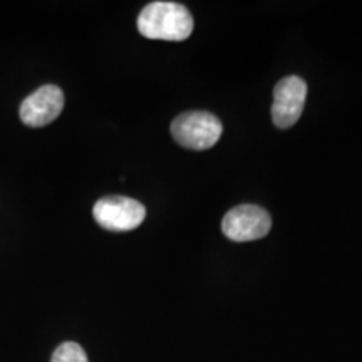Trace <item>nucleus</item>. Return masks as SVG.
<instances>
[{"label":"nucleus","mask_w":362,"mask_h":362,"mask_svg":"<svg viewBox=\"0 0 362 362\" xmlns=\"http://www.w3.org/2000/svg\"><path fill=\"white\" fill-rule=\"evenodd\" d=\"M139 34L158 40H185L193 33V17L176 2H151L138 17Z\"/></svg>","instance_id":"1"},{"label":"nucleus","mask_w":362,"mask_h":362,"mask_svg":"<svg viewBox=\"0 0 362 362\" xmlns=\"http://www.w3.org/2000/svg\"><path fill=\"white\" fill-rule=\"evenodd\" d=\"M221 121L211 112H183L171 123V134L183 148L205 151L218 143L221 136Z\"/></svg>","instance_id":"2"},{"label":"nucleus","mask_w":362,"mask_h":362,"mask_svg":"<svg viewBox=\"0 0 362 362\" xmlns=\"http://www.w3.org/2000/svg\"><path fill=\"white\" fill-rule=\"evenodd\" d=\"M93 215L94 220L110 232H131L146 218V208L133 198L111 194L94 205Z\"/></svg>","instance_id":"3"},{"label":"nucleus","mask_w":362,"mask_h":362,"mask_svg":"<svg viewBox=\"0 0 362 362\" xmlns=\"http://www.w3.org/2000/svg\"><path fill=\"white\" fill-rule=\"evenodd\" d=\"M272 228L269 211L257 205L235 206L225 215L221 230L233 242H252L264 238Z\"/></svg>","instance_id":"4"},{"label":"nucleus","mask_w":362,"mask_h":362,"mask_svg":"<svg viewBox=\"0 0 362 362\" xmlns=\"http://www.w3.org/2000/svg\"><path fill=\"white\" fill-rule=\"evenodd\" d=\"M307 98V84L298 76H288L275 86L272 119L277 128L287 129L302 116Z\"/></svg>","instance_id":"5"},{"label":"nucleus","mask_w":362,"mask_h":362,"mask_svg":"<svg viewBox=\"0 0 362 362\" xmlns=\"http://www.w3.org/2000/svg\"><path fill=\"white\" fill-rule=\"evenodd\" d=\"M64 110V93L61 88L45 84L21 104V119L29 128H42L56 121Z\"/></svg>","instance_id":"6"},{"label":"nucleus","mask_w":362,"mask_h":362,"mask_svg":"<svg viewBox=\"0 0 362 362\" xmlns=\"http://www.w3.org/2000/svg\"><path fill=\"white\" fill-rule=\"evenodd\" d=\"M51 362H88V356L79 344L64 342L54 351Z\"/></svg>","instance_id":"7"}]
</instances>
